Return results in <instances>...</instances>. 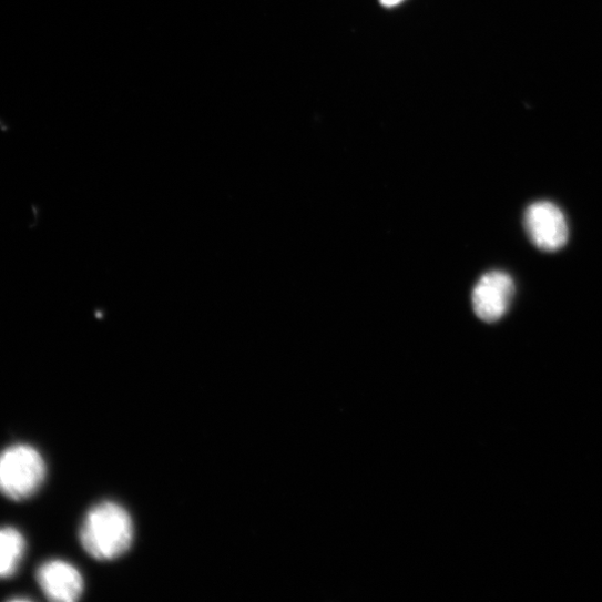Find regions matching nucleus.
Here are the masks:
<instances>
[{
    "instance_id": "obj_1",
    "label": "nucleus",
    "mask_w": 602,
    "mask_h": 602,
    "mask_svg": "<svg viewBox=\"0 0 602 602\" xmlns=\"http://www.w3.org/2000/svg\"><path fill=\"white\" fill-rule=\"evenodd\" d=\"M134 538L131 514L121 504L103 501L85 516L80 529V541L94 559L111 561L123 555Z\"/></svg>"
},
{
    "instance_id": "obj_2",
    "label": "nucleus",
    "mask_w": 602,
    "mask_h": 602,
    "mask_svg": "<svg viewBox=\"0 0 602 602\" xmlns=\"http://www.w3.org/2000/svg\"><path fill=\"white\" fill-rule=\"evenodd\" d=\"M47 478L42 455L28 445H17L0 453V493L23 501L33 497Z\"/></svg>"
},
{
    "instance_id": "obj_3",
    "label": "nucleus",
    "mask_w": 602,
    "mask_h": 602,
    "mask_svg": "<svg viewBox=\"0 0 602 602\" xmlns=\"http://www.w3.org/2000/svg\"><path fill=\"white\" fill-rule=\"evenodd\" d=\"M524 227L531 243L542 252L554 253L568 242L565 217L549 201H539L527 210Z\"/></svg>"
},
{
    "instance_id": "obj_4",
    "label": "nucleus",
    "mask_w": 602,
    "mask_h": 602,
    "mask_svg": "<svg viewBox=\"0 0 602 602\" xmlns=\"http://www.w3.org/2000/svg\"><path fill=\"white\" fill-rule=\"evenodd\" d=\"M513 279L503 272H491L481 277L472 294L473 309L486 323L501 319L512 303Z\"/></svg>"
},
{
    "instance_id": "obj_5",
    "label": "nucleus",
    "mask_w": 602,
    "mask_h": 602,
    "mask_svg": "<svg viewBox=\"0 0 602 602\" xmlns=\"http://www.w3.org/2000/svg\"><path fill=\"white\" fill-rule=\"evenodd\" d=\"M37 579L44 594L52 601L73 602L79 600L84 591L82 573L64 560L43 563L38 569Z\"/></svg>"
},
{
    "instance_id": "obj_6",
    "label": "nucleus",
    "mask_w": 602,
    "mask_h": 602,
    "mask_svg": "<svg viewBox=\"0 0 602 602\" xmlns=\"http://www.w3.org/2000/svg\"><path fill=\"white\" fill-rule=\"evenodd\" d=\"M27 550L23 534L14 528L0 529V579L12 577Z\"/></svg>"
},
{
    "instance_id": "obj_7",
    "label": "nucleus",
    "mask_w": 602,
    "mask_h": 602,
    "mask_svg": "<svg viewBox=\"0 0 602 602\" xmlns=\"http://www.w3.org/2000/svg\"><path fill=\"white\" fill-rule=\"evenodd\" d=\"M401 2H404V0H380V3L387 8L398 6Z\"/></svg>"
}]
</instances>
